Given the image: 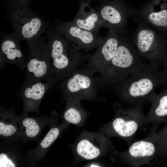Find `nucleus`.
<instances>
[{"mask_svg": "<svg viewBox=\"0 0 167 167\" xmlns=\"http://www.w3.org/2000/svg\"><path fill=\"white\" fill-rule=\"evenodd\" d=\"M118 84L117 94L122 101L132 106H143L149 102L156 88L167 84V80L159 67L145 63Z\"/></svg>", "mask_w": 167, "mask_h": 167, "instance_id": "obj_1", "label": "nucleus"}, {"mask_svg": "<svg viewBox=\"0 0 167 167\" xmlns=\"http://www.w3.org/2000/svg\"><path fill=\"white\" fill-rule=\"evenodd\" d=\"M141 57L133 44L121 35L113 57L97 78L99 84L110 86L122 82L145 63Z\"/></svg>", "mask_w": 167, "mask_h": 167, "instance_id": "obj_2", "label": "nucleus"}, {"mask_svg": "<svg viewBox=\"0 0 167 167\" xmlns=\"http://www.w3.org/2000/svg\"><path fill=\"white\" fill-rule=\"evenodd\" d=\"M44 33L48 39L50 62L56 81L61 82L76 69L83 56L54 28L47 29Z\"/></svg>", "mask_w": 167, "mask_h": 167, "instance_id": "obj_3", "label": "nucleus"}, {"mask_svg": "<svg viewBox=\"0 0 167 167\" xmlns=\"http://www.w3.org/2000/svg\"><path fill=\"white\" fill-rule=\"evenodd\" d=\"M113 106L114 117L102 126L99 131L109 137L119 138L128 145L135 140V135L139 129L145 125L143 105H133L125 109L115 101Z\"/></svg>", "mask_w": 167, "mask_h": 167, "instance_id": "obj_4", "label": "nucleus"}, {"mask_svg": "<svg viewBox=\"0 0 167 167\" xmlns=\"http://www.w3.org/2000/svg\"><path fill=\"white\" fill-rule=\"evenodd\" d=\"M70 146L74 163L97 160L105 156L109 157L113 162L117 152L109 137L99 131H82Z\"/></svg>", "mask_w": 167, "mask_h": 167, "instance_id": "obj_5", "label": "nucleus"}, {"mask_svg": "<svg viewBox=\"0 0 167 167\" xmlns=\"http://www.w3.org/2000/svg\"><path fill=\"white\" fill-rule=\"evenodd\" d=\"M147 25L139 23L134 37V45L139 55L158 67L167 58V38Z\"/></svg>", "mask_w": 167, "mask_h": 167, "instance_id": "obj_6", "label": "nucleus"}, {"mask_svg": "<svg viewBox=\"0 0 167 167\" xmlns=\"http://www.w3.org/2000/svg\"><path fill=\"white\" fill-rule=\"evenodd\" d=\"M44 36L28 43L25 83L42 81L56 83L54 71L50 62V52Z\"/></svg>", "mask_w": 167, "mask_h": 167, "instance_id": "obj_7", "label": "nucleus"}, {"mask_svg": "<svg viewBox=\"0 0 167 167\" xmlns=\"http://www.w3.org/2000/svg\"><path fill=\"white\" fill-rule=\"evenodd\" d=\"M94 75L85 67L75 70L60 83L62 101L97 99L100 84Z\"/></svg>", "mask_w": 167, "mask_h": 167, "instance_id": "obj_8", "label": "nucleus"}, {"mask_svg": "<svg viewBox=\"0 0 167 167\" xmlns=\"http://www.w3.org/2000/svg\"><path fill=\"white\" fill-rule=\"evenodd\" d=\"M6 18L14 28V33L20 41L27 44L37 39L48 28V24L39 13L28 9L11 8Z\"/></svg>", "mask_w": 167, "mask_h": 167, "instance_id": "obj_9", "label": "nucleus"}, {"mask_svg": "<svg viewBox=\"0 0 167 167\" xmlns=\"http://www.w3.org/2000/svg\"><path fill=\"white\" fill-rule=\"evenodd\" d=\"M158 127L157 124H153L149 133L145 137L133 141L125 151H117L114 162L117 161L132 167L149 165L155 157Z\"/></svg>", "mask_w": 167, "mask_h": 167, "instance_id": "obj_10", "label": "nucleus"}, {"mask_svg": "<svg viewBox=\"0 0 167 167\" xmlns=\"http://www.w3.org/2000/svg\"><path fill=\"white\" fill-rule=\"evenodd\" d=\"M100 2L94 9L100 16L103 27L120 35L125 34L128 19L136 10L124 0H102Z\"/></svg>", "mask_w": 167, "mask_h": 167, "instance_id": "obj_11", "label": "nucleus"}, {"mask_svg": "<svg viewBox=\"0 0 167 167\" xmlns=\"http://www.w3.org/2000/svg\"><path fill=\"white\" fill-rule=\"evenodd\" d=\"M54 22V28L77 51H88L97 48L103 39L97 34L82 29L71 21L64 22L55 19Z\"/></svg>", "mask_w": 167, "mask_h": 167, "instance_id": "obj_12", "label": "nucleus"}, {"mask_svg": "<svg viewBox=\"0 0 167 167\" xmlns=\"http://www.w3.org/2000/svg\"><path fill=\"white\" fill-rule=\"evenodd\" d=\"M120 36L109 30L95 52L89 57V62L85 67L94 74L98 73L102 75L116 52Z\"/></svg>", "mask_w": 167, "mask_h": 167, "instance_id": "obj_13", "label": "nucleus"}, {"mask_svg": "<svg viewBox=\"0 0 167 167\" xmlns=\"http://www.w3.org/2000/svg\"><path fill=\"white\" fill-rule=\"evenodd\" d=\"M133 15L138 23H143L166 35L167 0H151L139 10H136Z\"/></svg>", "mask_w": 167, "mask_h": 167, "instance_id": "obj_14", "label": "nucleus"}, {"mask_svg": "<svg viewBox=\"0 0 167 167\" xmlns=\"http://www.w3.org/2000/svg\"><path fill=\"white\" fill-rule=\"evenodd\" d=\"M20 40L13 32L2 33L1 35L0 66L2 69L6 64L15 65L23 70L25 68L26 60L23 54Z\"/></svg>", "mask_w": 167, "mask_h": 167, "instance_id": "obj_15", "label": "nucleus"}, {"mask_svg": "<svg viewBox=\"0 0 167 167\" xmlns=\"http://www.w3.org/2000/svg\"><path fill=\"white\" fill-rule=\"evenodd\" d=\"M55 84L53 82L43 83L42 81L25 83L20 91L23 104L22 114L38 113L44 96Z\"/></svg>", "mask_w": 167, "mask_h": 167, "instance_id": "obj_16", "label": "nucleus"}, {"mask_svg": "<svg viewBox=\"0 0 167 167\" xmlns=\"http://www.w3.org/2000/svg\"><path fill=\"white\" fill-rule=\"evenodd\" d=\"M57 113H54L51 117L48 116L35 118L29 116L27 114L16 116V119L21 132L23 142L39 141V137L44 128L51 124L58 117Z\"/></svg>", "mask_w": 167, "mask_h": 167, "instance_id": "obj_17", "label": "nucleus"}, {"mask_svg": "<svg viewBox=\"0 0 167 167\" xmlns=\"http://www.w3.org/2000/svg\"><path fill=\"white\" fill-rule=\"evenodd\" d=\"M56 120L51 124L50 130L36 148L28 151V163L30 165H35L45 158L52 144L69 124L63 120L61 124L57 125Z\"/></svg>", "mask_w": 167, "mask_h": 167, "instance_id": "obj_18", "label": "nucleus"}, {"mask_svg": "<svg viewBox=\"0 0 167 167\" xmlns=\"http://www.w3.org/2000/svg\"><path fill=\"white\" fill-rule=\"evenodd\" d=\"M78 12L71 22L85 30L98 34L103 27L102 22L98 13L92 8L89 0H79Z\"/></svg>", "mask_w": 167, "mask_h": 167, "instance_id": "obj_19", "label": "nucleus"}, {"mask_svg": "<svg viewBox=\"0 0 167 167\" xmlns=\"http://www.w3.org/2000/svg\"><path fill=\"white\" fill-rule=\"evenodd\" d=\"M4 141L0 146V167H15L29 164L28 155H25L16 142L17 140Z\"/></svg>", "mask_w": 167, "mask_h": 167, "instance_id": "obj_20", "label": "nucleus"}, {"mask_svg": "<svg viewBox=\"0 0 167 167\" xmlns=\"http://www.w3.org/2000/svg\"><path fill=\"white\" fill-rule=\"evenodd\" d=\"M149 102L150 109L145 116V124H157L167 121V88L159 94L156 92Z\"/></svg>", "mask_w": 167, "mask_h": 167, "instance_id": "obj_21", "label": "nucleus"}, {"mask_svg": "<svg viewBox=\"0 0 167 167\" xmlns=\"http://www.w3.org/2000/svg\"><path fill=\"white\" fill-rule=\"evenodd\" d=\"M13 109L0 107V136L4 140H18L22 138Z\"/></svg>", "mask_w": 167, "mask_h": 167, "instance_id": "obj_22", "label": "nucleus"}, {"mask_svg": "<svg viewBox=\"0 0 167 167\" xmlns=\"http://www.w3.org/2000/svg\"><path fill=\"white\" fill-rule=\"evenodd\" d=\"M88 117L87 112L82 107L80 101L71 100L66 101L62 118L69 124L82 126Z\"/></svg>", "mask_w": 167, "mask_h": 167, "instance_id": "obj_23", "label": "nucleus"}, {"mask_svg": "<svg viewBox=\"0 0 167 167\" xmlns=\"http://www.w3.org/2000/svg\"><path fill=\"white\" fill-rule=\"evenodd\" d=\"M156 150L154 159L157 163L167 162V125L157 132Z\"/></svg>", "mask_w": 167, "mask_h": 167, "instance_id": "obj_24", "label": "nucleus"}, {"mask_svg": "<svg viewBox=\"0 0 167 167\" xmlns=\"http://www.w3.org/2000/svg\"><path fill=\"white\" fill-rule=\"evenodd\" d=\"M86 167H103L104 165L102 163L95 161H92L85 165Z\"/></svg>", "mask_w": 167, "mask_h": 167, "instance_id": "obj_25", "label": "nucleus"}, {"mask_svg": "<svg viewBox=\"0 0 167 167\" xmlns=\"http://www.w3.org/2000/svg\"><path fill=\"white\" fill-rule=\"evenodd\" d=\"M162 71L167 80V58L162 65Z\"/></svg>", "mask_w": 167, "mask_h": 167, "instance_id": "obj_26", "label": "nucleus"}, {"mask_svg": "<svg viewBox=\"0 0 167 167\" xmlns=\"http://www.w3.org/2000/svg\"><path fill=\"white\" fill-rule=\"evenodd\" d=\"M101 0H90V1L91 2V1H99V2H100V1H101Z\"/></svg>", "mask_w": 167, "mask_h": 167, "instance_id": "obj_27", "label": "nucleus"}, {"mask_svg": "<svg viewBox=\"0 0 167 167\" xmlns=\"http://www.w3.org/2000/svg\"><path fill=\"white\" fill-rule=\"evenodd\" d=\"M166 37L167 38V33H166Z\"/></svg>", "mask_w": 167, "mask_h": 167, "instance_id": "obj_28", "label": "nucleus"}]
</instances>
